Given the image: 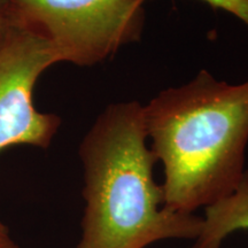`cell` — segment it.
Masks as SVG:
<instances>
[{
    "instance_id": "6da1fadb",
    "label": "cell",
    "mask_w": 248,
    "mask_h": 248,
    "mask_svg": "<svg viewBox=\"0 0 248 248\" xmlns=\"http://www.w3.org/2000/svg\"><path fill=\"white\" fill-rule=\"evenodd\" d=\"M147 139L163 166L166 209L193 214L224 199L243 178L248 145V79L201 70L144 106Z\"/></svg>"
},
{
    "instance_id": "7a4b0ae2",
    "label": "cell",
    "mask_w": 248,
    "mask_h": 248,
    "mask_svg": "<svg viewBox=\"0 0 248 248\" xmlns=\"http://www.w3.org/2000/svg\"><path fill=\"white\" fill-rule=\"evenodd\" d=\"M85 201L76 248H146L167 239L195 240L202 217L163 207L147 146L144 105L115 102L99 114L79 146Z\"/></svg>"
},
{
    "instance_id": "3957f363",
    "label": "cell",
    "mask_w": 248,
    "mask_h": 248,
    "mask_svg": "<svg viewBox=\"0 0 248 248\" xmlns=\"http://www.w3.org/2000/svg\"><path fill=\"white\" fill-rule=\"evenodd\" d=\"M16 22L43 37L59 62L92 67L140 40L146 0H7Z\"/></svg>"
},
{
    "instance_id": "277c9868",
    "label": "cell",
    "mask_w": 248,
    "mask_h": 248,
    "mask_svg": "<svg viewBox=\"0 0 248 248\" xmlns=\"http://www.w3.org/2000/svg\"><path fill=\"white\" fill-rule=\"evenodd\" d=\"M55 63L51 45L11 14L0 30V151L14 145H51L61 119L37 110L32 93L40 75Z\"/></svg>"
},
{
    "instance_id": "5b68a950",
    "label": "cell",
    "mask_w": 248,
    "mask_h": 248,
    "mask_svg": "<svg viewBox=\"0 0 248 248\" xmlns=\"http://www.w3.org/2000/svg\"><path fill=\"white\" fill-rule=\"evenodd\" d=\"M248 231V170L237 188L204 208L202 228L192 248H221L229 234Z\"/></svg>"
},
{
    "instance_id": "8992f818",
    "label": "cell",
    "mask_w": 248,
    "mask_h": 248,
    "mask_svg": "<svg viewBox=\"0 0 248 248\" xmlns=\"http://www.w3.org/2000/svg\"><path fill=\"white\" fill-rule=\"evenodd\" d=\"M213 8L222 9L239 18L248 27V0H200Z\"/></svg>"
},
{
    "instance_id": "52a82bcc",
    "label": "cell",
    "mask_w": 248,
    "mask_h": 248,
    "mask_svg": "<svg viewBox=\"0 0 248 248\" xmlns=\"http://www.w3.org/2000/svg\"><path fill=\"white\" fill-rule=\"evenodd\" d=\"M0 248H20L12 239L8 230L1 222H0Z\"/></svg>"
},
{
    "instance_id": "ba28073f",
    "label": "cell",
    "mask_w": 248,
    "mask_h": 248,
    "mask_svg": "<svg viewBox=\"0 0 248 248\" xmlns=\"http://www.w3.org/2000/svg\"><path fill=\"white\" fill-rule=\"evenodd\" d=\"M11 20V9L7 0H0V30Z\"/></svg>"
}]
</instances>
